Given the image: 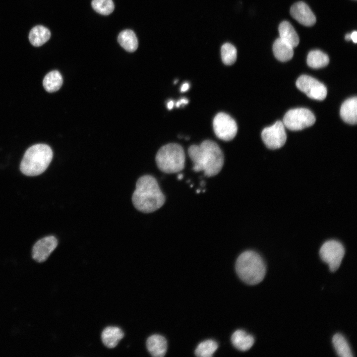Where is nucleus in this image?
I'll list each match as a JSON object with an SVG mask.
<instances>
[{
    "instance_id": "1",
    "label": "nucleus",
    "mask_w": 357,
    "mask_h": 357,
    "mask_svg": "<svg viewBox=\"0 0 357 357\" xmlns=\"http://www.w3.org/2000/svg\"><path fill=\"white\" fill-rule=\"evenodd\" d=\"M188 153L193 162V171H203L206 177L217 175L223 168V153L218 145L213 141L207 140L199 145H192L189 147Z\"/></svg>"
},
{
    "instance_id": "2",
    "label": "nucleus",
    "mask_w": 357,
    "mask_h": 357,
    "mask_svg": "<svg viewBox=\"0 0 357 357\" xmlns=\"http://www.w3.org/2000/svg\"><path fill=\"white\" fill-rule=\"evenodd\" d=\"M166 197L162 192L156 178L150 175H144L138 178L132 196L134 207L138 211L151 213L161 208Z\"/></svg>"
},
{
    "instance_id": "3",
    "label": "nucleus",
    "mask_w": 357,
    "mask_h": 357,
    "mask_svg": "<svg viewBox=\"0 0 357 357\" xmlns=\"http://www.w3.org/2000/svg\"><path fill=\"white\" fill-rule=\"evenodd\" d=\"M236 270L241 280L253 285L263 280L266 273V266L259 254L252 250H247L240 254L237 258Z\"/></svg>"
},
{
    "instance_id": "4",
    "label": "nucleus",
    "mask_w": 357,
    "mask_h": 357,
    "mask_svg": "<svg viewBox=\"0 0 357 357\" xmlns=\"http://www.w3.org/2000/svg\"><path fill=\"white\" fill-rule=\"evenodd\" d=\"M53 156L52 150L48 145H34L25 152L20 164V170L26 176L39 175L47 169Z\"/></svg>"
},
{
    "instance_id": "5",
    "label": "nucleus",
    "mask_w": 357,
    "mask_h": 357,
    "mask_svg": "<svg viewBox=\"0 0 357 357\" xmlns=\"http://www.w3.org/2000/svg\"><path fill=\"white\" fill-rule=\"evenodd\" d=\"M185 159L182 147L177 143H170L159 150L155 160L160 170L165 173L173 174L184 169Z\"/></svg>"
},
{
    "instance_id": "6",
    "label": "nucleus",
    "mask_w": 357,
    "mask_h": 357,
    "mask_svg": "<svg viewBox=\"0 0 357 357\" xmlns=\"http://www.w3.org/2000/svg\"><path fill=\"white\" fill-rule=\"evenodd\" d=\"M315 120L314 114L309 110L300 108L288 111L283 123L290 130H299L312 125Z\"/></svg>"
},
{
    "instance_id": "7",
    "label": "nucleus",
    "mask_w": 357,
    "mask_h": 357,
    "mask_svg": "<svg viewBox=\"0 0 357 357\" xmlns=\"http://www.w3.org/2000/svg\"><path fill=\"white\" fill-rule=\"evenodd\" d=\"M319 255L321 259L327 263L332 272L339 268L345 255V248L341 243L330 240L323 243L320 248Z\"/></svg>"
},
{
    "instance_id": "8",
    "label": "nucleus",
    "mask_w": 357,
    "mask_h": 357,
    "mask_svg": "<svg viewBox=\"0 0 357 357\" xmlns=\"http://www.w3.org/2000/svg\"><path fill=\"white\" fill-rule=\"evenodd\" d=\"M216 136L225 141H230L236 136L238 126L235 120L229 115L219 113L215 117L213 122Z\"/></svg>"
},
{
    "instance_id": "9",
    "label": "nucleus",
    "mask_w": 357,
    "mask_h": 357,
    "mask_svg": "<svg viewBox=\"0 0 357 357\" xmlns=\"http://www.w3.org/2000/svg\"><path fill=\"white\" fill-rule=\"evenodd\" d=\"M297 88L312 99L323 100L327 96L325 86L313 77L302 75L296 81Z\"/></svg>"
},
{
    "instance_id": "10",
    "label": "nucleus",
    "mask_w": 357,
    "mask_h": 357,
    "mask_svg": "<svg viewBox=\"0 0 357 357\" xmlns=\"http://www.w3.org/2000/svg\"><path fill=\"white\" fill-rule=\"evenodd\" d=\"M261 137L266 146L270 149L282 147L287 140L285 125L281 121H276L271 126L263 129Z\"/></svg>"
},
{
    "instance_id": "11",
    "label": "nucleus",
    "mask_w": 357,
    "mask_h": 357,
    "mask_svg": "<svg viewBox=\"0 0 357 357\" xmlns=\"http://www.w3.org/2000/svg\"><path fill=\"white\" fill-rule=\"evenodd\" d=\"M58 245L57 238L53 236H47L38 240L32 249L33 259L38 262L45 261Z\"/></svg>"
},
{
    "instance_id": "12",
    "label": "nucleus",
    "mask_w": 357,
    "mask_h": 357,
    "mask_svg": "<svg viewBox=\"0 0 357 357\" xmlns=\"http://www.w3.org/2000/svg\"><path fill=\"white\" fill-rule=\"evenodd\" d=\"M290 13L294 19L304 26H312L316 22L314 14L304 2L299 1L294 4L291 8Z\"/></svg>"
},
{
    "instance_id": "13",
    "label": "nucleus",
    "mask_w": 357,
    "mask_h": 357,
    "mask_svg": "<svg viewBox=\"0 0 357 357\" xmlns=\"http://www.w3.org/2000/svg\"><path fill=\"white\" fill-rule=\"evenodd\" d=\"M340 116L346 122L356 124L357 122V98L356 96L348 99L341 105Z\"/></svg>"
},
{
    "instance_id": "14",
    "label": "nucleus",
    "mask_w": 357,
    "mask_h": 357,
    "mask_svg": "<svg viewBox=\"0 0 357 357\" xmlns=\"http://www.w3.org/2000/svg\"><path fill=\"white\" fill-rule=\"evenodd\" d=\"M147 348L152 356L154 357H164L167 352V343L162 336L154 334L147 340Z\"/></svg>"
},
{
    "instance_id": "15",
    "label": "nucleus",
    "mask_w": 357,
    "mask_h": 357,
    "mask_svg": "<svg viewBox=\"0 0 357 357\" xmlns=\"http://www.w3.org/2000/svg\"><path fill=\"white\" fill-rule=\"evenodd\" d=\"M123 336L124 333L120 328L109 326L103 331L101 338L104 345L109 348H114L117 346Z\"/></svg>"
},
{
    "instance_id": "16",
    "label": "nucleus",
    "mask_w": 357,
    "mask_h": 357,
    "mask_svg": "<svg viewBox=\"0 0 357 357\" xmlns=\"http://www.w3.org/2000/svg\"><path fill=\"white\" fill-rule=\"evenodd\" d=\"M273 51L275 58L282 62L290 60L294 55V48L280 38L275 41Z\"/></svg>"
},
{
    "instance_id": "17",
    "label": "nucleus",
    "mask_w": 357,
    "mask_h": 357,
    "mask_svg": "<svg viewBox=\"0 0 357 357\" xmlns=\"http://www.w3.org/2000/svg\"><path fill=\"white\" fill-rule=\"evenodd\" d=\"M231 341L234 347L241 351L250 349L254 343L253 337L242 330H238L232 335Z\"/></svg>"
},
{
    "instance_id": "18",
    "label": "nucleus",
    "mask_w": 357,
    "mask_h": 357,
    "mask_svg": "<svg viewBox=\"0 0 357 357\" xmlns=\"http://www.w3.org/2000/svg\"><path fill=\"white\" fill-rule=\"evenodd\" d=\"M280 37L293 48L298 46L299 39L291 24L287 21L282 22L279 26Z\"/></svg>"
},
{
    "instance_id": "19",
    "label": "nucleus",
    "mask_w": 357,
    "mask_h": 357,
    "mask_svg": "<svg viewBox=\"0 0 357 357\" xmlns=\"http://www.w3.org/2000/svg\"><path fill=\"white\" fill-rule=\"evenodd\" d=\"M51 37V32L46 27L42 25L34 27L29 34L30 43L35 47H40L46 43Z\"/></svg>"
},
{
    "instance_id": "20",
    "label": "nucleus",
    "mask_w": 357,
    "mask_h": 357,
    "mask_svg": "<svg viewBox=\"0 0 357 357\" xmlns=\"http://www.w3.org/2000/svg\"><path fill=\"white\" fill-rule=\"evenodd\" d=\"M118 41L120 45L129 52H134L137 48V38L131 30L126 29L121 31L119 35Z\"/></svg>"
},
{
    "instance_id": "21",
    "label": "nucleus",
    "mask_w": 357,
    "mask_h": 357,
    "mask_svg": "<svg viewBox=\"0 0 357 357\" xmlns=\"http://www.w3.org/2000/svg\"><path fill=\"white\" fill-rule=\"evenodd\" d=\"M62 77L57 70L50 71L44 78L43 85L45 89L48 92H54L58 91L62 84Z\"/></svg>"
},
{
    "instance_id": "22",
    "label": "nucleus",
    "mask_w": 357,
    "mask_h": 357,
    "mask_svg": "<svg viewBox=\"0 0 357 357\" xmlns=\"http://www.w3.org/2000/svg\"><path fill=\"white\" fill-rule=\"evenodd\" d=\"M329 62L328 56L319 50L310 51L307 57V63L313 68H320L326 66Z\"/></svg>"
},
{
    "instance_id": "23",
    "label": "nucleus",
    "mask_w": 357,
    "mask_h": 357,
    "mask_svg": "<svg viewBox=\"0 0 357 357\" xmlns=\"http://www.w3.org/2000/svg\"><path fill=\"white\" fill-rule=\"evenodd\" d=\"M333 344L338 355L341 357H352L351 348L345 337L340 334H336L332 339Z\"/></svg>"
},
{
    "instance_id": "24",
    "label": "nucleus",
    "mask_w": 357,
    "mask_h": 357,
    "mask_svg": "<svg viewBox=\"0 0 357 357\" xmlns=\"http://www.w3.org/2000/svg\"><path fill=\"white\" fill-rule=\"evenodd\" d=\"M218 344L214 340H208L200 343L195 351V354L200 357H211L217 349Z\"/></svg>"
},
{
    "instance_id": "25",
    "label": "nucleus",
    "mask_w": 357,
    "mask_h": 357,
    "mask_svg": "<svg viewBox=\"0 0 357 357\" xmlns=\"http://www.w3.org/2000/svg\"><path fill=\"white\" fill-rule=\"evenodd\" d=\"M221 55L222 60L225 64L232 65L237 60V51L233 45L226 43L221 47Z\"/></svg>"
},
{
    "instance_id": "26",
    "label": "nucleus",
    "mask_w": 357,
    "mask_h": 357,
    "mask_svg": "<svg viewBox=\"0 0 357 357\" xmlns=\"http://www.w3.org/2000/svg\"><path fill=\"white\" fill-rule=\"evenodd\" d=\"M92 6L98 13L103 15H109L115 8L112 0H93Z\"/></svg>"
},
{
    "instance_id": "27",
    "label": "nucleus",
    "mask_w": 357,
    "mask_h": 357,
    "mask_svg": "<svg viewBox=\"0 0 357 357\" xmlns=\"http://www.w3.org/2000/svg\"><path fill=\"white\" fill-rule=\"evenodd\" d=\"M188 103V100L185 98L181 99L179 101H178L176 104V106L178 108L181 105L187 104Z\"/></svg>"
},
{
    "instance_id": "28",
    "label": "nucleus",
    "mask_w": 357,
    "mask_h": 357,
    "mask_svg": "<svg viewBox=\"0 0 357 357\" xmlns=\"http://www.w3.org/2000/svg\"><path fill=\"white\" fill-rule=\"evenodd\" d=\"M351 34V39L355 43L357 42V32L356 31H353Z\"/></svg>"
},
{
    "instance_id": "29",
    "label": "nucleus",
    "mask_w": 357,
    "mask_h": 357,
    "mask_svg": "<svg viewBox=\"0 0 357 357\" xmlns=\"http://www.w3.org/2000/svg\"><path fill=\"white\" fill-rule=\"evenodd\" d=\"M189 87V84L185 82L184 84H183L180 88V91L182 92H185L187 91Z\"/></svg>"
},
{
    "instance_id": "30",
    "label": "nucleus",
    "mask_w": 357,
    "mask_h": 357,
    "mask_svg": "<svg viewBox=\"0 0 357 357\" xmlns=\"http://www.w3.org/2000/svg\"><path fill=\"white\" fill-rule=\"evenodd\" d=\"M174 105V103L173 101L171 100L169 102H168L167 104V108L169 110H171Z\"/></svg>"
},
{
    "instance_id": "31",
    "label": "nucleus",
    "mask_w": 357,
    "mask_h": 357,
    "mask_svg": "<svg viewBox=\"0 0 357 357\" xmlns=\"http://www.w3.org/2000/svg\"><path fill=\"white\" fill-rule=\"evenodd\" d=\"M345 39L346 41H350L351 39V34L348 33L345 36Z\"/></svg>"
},
{
    "instance_id": "32",
    "label": "nucleus",
    "mask_w": 357,
    "mask_h": 357,
    "mask_svg": "<svg viewBox=\"0 0 357 357\" xmlns=\"http://www.w3.org/2000/svg\"><path fill=\"white\" fill-rule=\"evenodd\" d=\"M183 178V175L182 174H179L178 176V179H181Z\"/></svg>"
}]
</instances>
